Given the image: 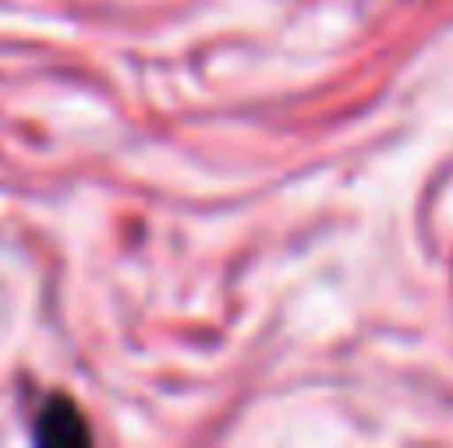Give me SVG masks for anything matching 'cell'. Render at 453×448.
Wrapping results in <instances>:
<instances>
[{
    "instance_id": "obj_1",
    "label": "cell",
    "mask_w": 453,
    "mask_h": 448,
    "mask_svg": "<svg viewBox=\"0 0 453 448\" xmlns=\"http://www.w3.org/2000/svg\"><path fill=\"white\" fill-rule=\"evenodd\" d=\"M35 440L40 444H53V448H71V444H88L93 431H88V422H84V414H80L75 400L49 396L44 409H40V418H35Z\"/></svg>"
}]
</instances>
